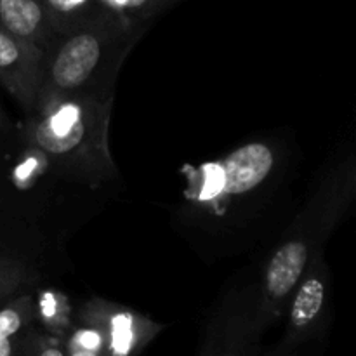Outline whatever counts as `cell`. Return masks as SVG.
<instances>
[{"label":"cell","instance_id":"cell-1","mask_svg":"<svg viewBox=\"0 0 356 356\" xmlns=\"http://www.w3.org/2000/svg\"><path fill=\"white\" fill-rule=\"evenodd\" d=\"M141 31L103 13L56 35L45 49L35 111L75 96H113L115 76Z\"/></svg>","mask_w":356,"mask_h":356},{"label":"cell","instance_id":"cell-2","mask_svg":"<svg viewBox=\"0 0 356 356\" xmlns=\"http://www.w3.org/2000/svg\"><path fill=\"white\" fill-rule=\"evenodd\" d=\"M113 96H75L33 111L26 139L61 172L96 183L115 174L108 149Z\"/></svg>","mask_w":356,"mask_h":356},{"label":"cell","instance_id":"cell-3","mask_svg":"<svg viewBox=\"0 0 356 356\" xmlns=\"http://www.w3.org/2000/svg\"><path fill=\"white\" fill-rule=\"evenodd\" d=\"M83 322L99 337L103 356H138L160 332V325L124 309H87Z\"/></svg>","mask_w":356,"mask_h":356},{"label":"cell","instance_id":"cell-4","mask_svg":"<svg viewBox=\"0 0 356 356\" xmlns=\"http://www.w3.org/2000/svg\"><path fill=\"white\" fill-rule=\"evenodd\" d=\"M44 52L0 28V83L31 115L38 99Z\"/></svg>","mask_w":356,"mask_h":356},{"label":"cell","instance_id":"cell-5","mask_svg":"<svg viewBox=\"0 0 356 356\" xmlns=\"http://www.w3.org/2000/svg\"><path fill=\"white\" fill-rule=\"evenodd\" d=\"M308 259V245L302 240L292 238L278 247L268 263L264 277V302L261 306L259 318L250 327V332L256 334L259 323H270L280 315L285 301L305 277Z\"/></svg>","mask_w":356,"mask_h":356},{"label":"cell","instance_id":"cell-6","mask_svg":"<svg viewBox=\"0 0 356 356\" xmlns=\"http://www.w3.org/2000/svg\"><path fill=\"white\" fill-rule=\"evenodd\" d=\"M275 165V155L263 143H249L229 153L222 162V190L243 195L259 186Z\"/></svg>","mask_w":356,"mask_h":356},{"label":"cell","instance_id":"cell-7","mask_svg":"<svg viewBox=\"0 0 356 356\" xmlns=\"http://www.w3.org/2000/svg\"><path fill=\"white\" fill-rule=\"evenodd\" d=\"M0 28L44 54L58 35L38 0H0Z\"/></svg>","mask_w":356,"mask_h":356},{"label":"cell","instance_id":"cell-8","mask_svg":"<svg viewBox=\"0 0 356 356\" xmlns=\"http://www.w3.org/2000/svg\"><path fill=\"white\" fill-rule=\"evenodd\" d=\"M327 285L323 278L312 273V277L299 282L292 292L291 309H289L287 346H298L302 341L316 334L325 312Z\"/></svg>","mask_w":356,"mask_h":356},{"label":"cell","instance_id":"cell-9","mask_svg":"<svg viewBox=\"0 0 356 356\" xmlns=\"http://www.w3.org/2000/svg\"><path fill=\"white\" fill-rule=\"evenodd\" d=\"M44 7L56 33L87 23L94 17L108 13L101 7L99 0H38Z\"/></svg>","mask_w":356,"mask_h":356},{"label":"cell","instance_id":"cell-10","mask_svg":"<svg viewBox=\"0 0 356 356\" xmlns=\"http://www.w3.org/2000/svg\"><path fill=\"white\" fill-rule=\"evenodd\" d=\"M31 318L33 309L28 298L0 308V356H16Z\"/></svg>","mask_w":356,"mask_h":356},{"label":"cell","instance_id":"cell-11","mask_svg":"<svg viewBox=\"0 0 356 356\" xmlns=\"http://www.w3.org/2000/svg\"><path fill=\"white\" fill-rule=\"evenodd\" d=\"M176 2L179 0H99L104 10L136 28H145L152 17Z\"/></svg>","mask_w":356,"mask_h":356},{"label":"cell","instance_id":"cell-12","mask_svg":"<svg viewBox=\"0 0 356 356\" xmlns=\"http://www.w3.org/2000/svg\"><path fill=\"white\" fill-rule=\"evenodd\" d=\"M247 337H250L249 327L233 322L214 336L202 356H249Z\"/></svg>","mask_w":356,"mask_h":356},{"label":"cell","instance_id":"cell-13","mask_svg":"<svg viewBox=\"0 0 356 356\" xmlns=\"http://www.w3.org/2000/svg\"><path fill=\"white\" fill-rule=\"evenodd\" d=\"M63 348L66 356H103L99 337L89 327L76 329Z\"/></svg>","mask_w":356,"mask_h":356},{"label":"cell","instance_id":"cell-14","mask_svg":"<svg viewBox=\"0 0 356 356\" xmlns=\"http://www.w3.org/2000/svg\"><path fill=\"white\" fill-rule=\"evenodd\" d=\"M16 356H66L65 348L51 336L23 337Z\"/></svg>","mask_w":356,"mask_h":356},{"label":"cell","instance_id":"cell-15","mask_svg":"<svg viewBox=\"0 0 356 356\" xmlns=\"http://www.w3.org/2000/svg\"><path fill=\"white\" fill-rule=\"evenodd\" d=\"M7 125H9V120H7L6 111H3L2 104H0V131H3V129H6Z\"/></svg>","mask_w":356,"mask_h":356},{"label":"cell","instance_id":"cell-16","mask_svg":"<svg viewBox=\"0 0 356 356\" xmlns=\"http://www.w3.org/2000/svg\"><path fill=\"white\" fill-rule=\"evenodd\" d=\"M275 356H291L289 353H280V355H275Z\"/></svg>","mask_w":356,"mask_h":356}]
</instances>
